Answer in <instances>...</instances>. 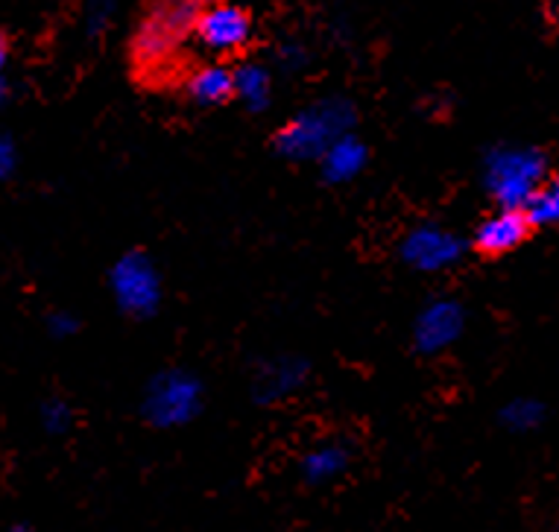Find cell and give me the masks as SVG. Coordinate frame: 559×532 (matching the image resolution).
I'll list each match as a JSON object with an SVG mask.
<instances>
[{
  "label": "cell",
  "mask_w": 559,
  "mask_h": 532,
  "mask_svg": "<svg viewBox=\"0 0 559 532\" xmlns=\"http://www.w3.org/2000/svg\"><path fill=\"white\" fill-rule=\"evenodd\" d=\"M41 424H45L47 433H53V436H62L68 433V427L74 424V410L64 404L62 398H50L41 407Z\"/></svg>",
  "instance_id": "cell-17"
},
{
  "label": "cell",
  "mask_w": 559,
  "mask_h": 532,
  "mask_svg": "<svg viewBox=\"0 0 559 532\" xmlns=\"http://www.w3.org/2000/svg\"><path fill=\"white\" fill-rule=\"evenodd\" d=\"M193 36L202 50L217 56L240 53L252 41V19L249 12L229 0H214L205 3L193 27Z\"/></svg>",
  "instance_id": "cell-6"
},
{
  "label": "cell",
  "mask_w": 559,
  "mask_h": 532,
  "mask_svg": "<svg viewBox=\"0 0 559 532\" xmlns=\"http://www.w3.org/2000/svg\"><path fill=\"white\" fill-rule=\"evenodd\" d=\"M205 0H156L132 36V59L141 71H162L193 33Z\"/></svg>",
  "instance_id": "cell-2"
},
{
  "label": "cell",
  "mask_w": 559,
  "mask_h": 532,
  "mask_svg": "<svg viewBox=\"0 0 559 532\" xmlns=\"http://www.w3.org/2000/svg\"><path fill=\"white\" fill-rule=\"evenodd\" d=\"M47 328H50V334L53 337H59V340H64V337H71V334H76V319L71 316V313H53L50 316V322H47Z\"/></svg>",
  "instance_id": "cell-21"
},
{
  "label": "cell",
  "mask_w": 559,
  "mask_h": 532,
  "mask_svg": "<svg viewBox=\"0 0 559 532\" xmlns=\"http://www.w3.org/2000/svg\"><path fill=\"white\" fill-rule=\"evenodd\" d=\"M355 106L346 97H322L305 106L275 132L273 147L290 161H320L325 149L355 129Z\"/></svg>",
  "instance_id": "cell-1"
},
{
  "label": "cell",
  "mask_w": 559,
  "mask_h": 532,
  "mask_svg": "<svg viewBox=\"0 0 559 532\" xmlns=\"http://www.w3.org/2000/svg\"><path fill=\"white\" fill-rule=\"evenodd\" d=\"M367 161L369 147L355 135V132H348V135H343L340 141H334V144L325 149V156L320 158L322 179L329 184L355 182V179L364 173Z\"/></svg>",
  "instance_id": "cell-11"
},
{
  "label": "cell",
  "mask_w": 559,
  "mask_h": 532,
  "mask_svg": "<svg viewBox=\"0 0 559 532\" xmlns=\"http://www.w3.org/2000/svg\"><path fill=\"white\" fill-rule=\"evenodd\" d=\"M352 462V454L343 442H320L311 450H305L299 471H302L305 483L311 486H329L337 477H343Z\"/></svg>",
  "instance_id": "cell-12"
},
{
  "label": "cell",
  "mask_w": 559,
  "mask_h": 532,
  "mask_svg": "<svg viewBox=\"0 0 559 532\" xmlns=\"http://www.w3.org/2000/svg\"><path fill=\"white\" fill-rule=\"evenodd\" d=\"M308 360L305 358H275L266 360L264 366L255 372V380H252V398H255L261 407H273L287 401L290 395H296L308 380Z\"/></svg>",
  "instance_id": "cell-10"
},
{
  "label": "cell",
  "mask_w": 559,
  "mask_h": 532,
  "mask_svg": "<svg viewBox=\"0 0 559 532\" xmlns=\"http://www.w3.org/2000/svg\"><path fill=\"white\" fill-rule=\"evenodd\" d=\"M7 59H10V47H7V38L0 36V71L7 68Z\"/></svg>",
  "instance_id": "cell-22"
},
{
  "label": "cell",
  "mask_w": 559,
  "mask_h": 532,
  "mask_svg": "<svg viewBox=\"0 0 559 532\" xmlns=\"http://www.w3.org/2000/svg\"><path fill=\"white\" fill-rule=\"evenodd\" d=\"M545 422V404L536 398H513L501 407V424L513 433H531Z\"/></svg>",
  "instance_id": "cell-15"
},
{
  "label": "cell",
  "mask_w": 559,
  "mask_h": 532,
  "mask_svg": "<svg viewBox=\"0 0 559 532\" xmlns=\"http://www.w3.org/2000/svg\"><path fill=\"white\" fill-rule=\"evenodd\" d=\"M12 532H36V530H33V527H15Z\"/></svg>",
  "instance_id": "cell-23"
},
{
  "label": "cell",
  "mask_w": 559,
  "mask_h": 532,
  "mask_svg": "<svg viewBox=\"0 0 559 532\" xmlns=\"http://www.w3.org/2000/svg\"><path fill=\"white\" fill-rule=\"evenodd\" d=\"M275 59H278V64L285 71H302L305 64H308V50L299 41H285V45L275 50Z\"/></svg>",
  "instance_id": "cell-19"
},
{
  "label": "cell",
  "mask_w": 559,
  "mask_h": 532,
  "mask_svg": "<svg viewBox=\"0 0 559 532\" xmlns=\"http://www.w3.org/2000/svg\"><path fill=\"white\" fill-rule=\"evenodd\" d=\"M527 217H531V226H539V229L559 226V173L550 176L548 182L542 184V191L533 196V203L527 205Z\"/></svg>",
  "instance_id": "cell-16"
},
{
  "label": "cell",
  "mask_w": 559,
  "mask_h": 532,
  "mask_svg": "<svg viewBox=\"0 0 559 532\" xmlns=\"http://www.w3.org/2000/svg\"><path fill=\"white\" fill-rule=\"evenodd\" d=\"M463 330H466V307L451 295H440L425 304L413 322V346L419 354L433 358L449 351L463 337Z\"/></svg>",
  "instance_id": "cell-8"
},
{
  "label": "cell",
  "mask_w": 559,
  "mask_h": 532,
  "mask_svg": "<svg viewBox=\"0 0 559 532\" xmlns=\"http://www.w3.org/2000/svg\"><path fill=\"white\" fill-rule=\"evenodd\" d=\"M202 410V380L188 368H165L147 384L141 413L158 431L191 424Z\"/></svg>",
  "instance_id": "cell-4"
},
{
  "label": "cell",
  "mask_w": 559,
  "mask_h": 532,
  "mask_svg": "<svg viewBox=\"0 0 559 532\" xmlns=\"http://www.w3.org/2000/svg\"><path fill=\"white\" fill-rule=\"evenodd\" d=\"M115 10H118V0H85V33L100 36L115 19Z\"/></svg>",
  "instance_id": "cell-18"
},
{
  "label": "cell",
  "mask_w": 559,
  "mask_h": 532,
  "mask_svg": "<svg viewBox=\"0 0 559 532\" xmlns=\"http://www.w3.org/2000/svg\"><path fill=\"white\" fill-rule=\"evenodd\" d=\"M235 97L249 111H264L273 100V74L258 62L238 64L235 68Z\"/></svg>",
  "instance_id": "cell-14"
},
{
  "label": "cell",
  "mask_w": 559,
  "mask_h": 532,
  "mask_svg": "<svg viewBox=\"0 0 559 532\" xmlns=\"http://www.w3.org/2000/svg\"><path fill=\"white\" fill-rule=\"evenodd\" d=\"M15 165H19V149H15V141L0 132V182H3V179H10Z\"/></svg>",
  "instance_id": "cell-20"
},
{
  "label": "cell",
  "mask_w": 559,
  "mask_h": 532,
  "mask_svg": "<svg viewBox=\"0 0 559 532\" xmlns=\"http://www.w3.org/2000/svg\"><path fill=\"white\" fill-rule=\"evenodd\" d=\"M0 100H3V83H0Z\"/></svg>",
  "instance_id": "cell-24"
},
{
  "label": "cell",
  "mask_w": 559,
  "mask_h": 532,
  "mask_svg": "<svg viewBox=\"0 0 559 532\" xmlns=\"http://www.w3.org/2000/svg\"><path fill=\"white\" fill-rule=\"evenodd\" d=\"M185 92L197 106H221L235 97V71L221 62L202 64L185 80Z\"/></svg>",
  "instance_id": "cell-13"
},
{
  "label": "cell",
  "mask_w": 559,
  "mask_h": 532,
  "mask_svg": "<svg viewBox=\"0 0 559 532\" xmlns=\"http://www.w3.org/2000/svg\"><path fill=\"white\" fill-rule=\"evenodd\" d=\"M466 252V240L457 231L437 226V222H423L402 238L399 255L416 273H442L460 264Z\"/></svg>",
  "instance_id": "cell-7"
},
{
  "label": "cell",
  "mask_w": 559,
  "mask_h": 532,
  "mask_svg": "<svg viewBox=\"0 0 559 532\" xmlns=\"http://www.w3.org/2000/svg\"><path fill=\"white\" fill-rule=\"evenodd\" d=\"M531 217L527 211H519V208H498L489 217L477 222L475 229V249L480 255L498 257V255H510L515 249L522 246L527 234H531Z\"/></svg>",
  "instance_id": "cell-9"
},
{
  "label": "cell",
  "mask_w": 559,
  "mask_h": 532,
  "mask_svg": "<svg viewBox=\"0 0 559 532\" xmlns=\"http://www.w3.org/2000/svg\"><path fill=\"white\" fill-rule=\"evenodd\" d=\"M109 287L123 313L135 319H150L162 307L165 285L156 261L147 252H127L115 261L109 273Z\"/></svg>",
  "instance_id": "cell-5"
},
{
  "label": "cell",
  "mask_w": 559,
  "mask_h": 532,
  "mask_svg": "<svg viewBox=\"0 0 559 532\" xmlns=\"http://www.w3.org/2000/svg\"><path fill=\"white\" fill-rule=\"evenodd\" d=\"M548 182V161L536 147H492L484 158V188L498 208L527 211L533 196Z\"/></svg>",
  "instance_id": "cell-3"
}]
</instances>
